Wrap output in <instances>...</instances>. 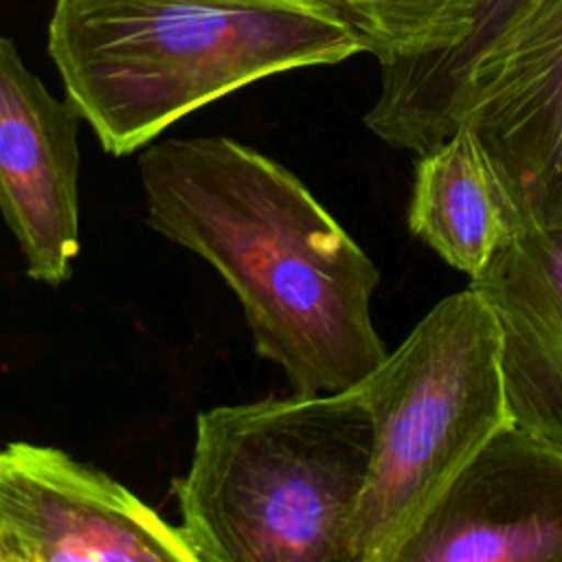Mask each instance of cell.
Returning <instances> with one entry per match:
<instances>
[{"mask_svg": "<svg viewBox=\"0 0 562 562\" xmlns=\"http://www.w3.org/2000/svg\"><path fill=\"white\" fill-rule=\"evenodd\" d=\"M378 64L452 48L470 31L483 0H312Z\"/></svg>", "mask_w": 562, "mask_h": 562, "instance_id": "7c38bea8", "label": "cell"}, {"mask_svg": "<svg viewBox=\"0 0 562 562\" xmlns=\"http://www.w3.org/2000/svg\"><path fill=\"white\" fill-rule=\"evenodd\" d=\"M397 562H562V450L514 424L503 428Z\"/></svg>", "mask_w": 562, "mask_h": 562, "instance_id": "52a82bcc", "label": "cell"}, {"mask_svg": "<svg viewBox=\"0 0 562 562\" xmlns=\"http://www.w3.org/2000/svg\"><path fill=\"white\" fill-rule=\"evenodd\" d=\"M353 389L373 424L353 562H397L459 474L512 426L494 312L470 285L448 294Z\"/></svg>", "mask_w": 562, "mask_h": 562, "instance_id": "277c9868", "label": "cell"}, {"mask_svg": "<svg viewBox=\"0 0 562 562\" xmlns=\"http://www.w3.org/2000/svg\"><path fill=\"white\" fill-rule=\"evenodd\" d=\"M459 125L520 209L562 231V0H522L476 53L450 101L446 138Z\"/></svg>", "mask_w": 562, "mask_h": 562, "instance_id": "5b68a950", "label": "cell"}, {"mask_svg": "<svg viewBox=\"0 0 562 562\" xmlns=\"http://www.w3.org/2000/svg\"><path fill=\"white\" fill-rule=\"evenodd\" d=\"M522 0H483L470 31L452 48L413 61L380 66V92L364 114L386 145L422 154L446 138L448 108L476 53L503 29Z\"/></svg>", "mask_w": 562, "mask_h": 562, "instance_id": "8fae6325", "label": "cell"}, {"mask_svg": "<svg viewBox=\"0 0 562 562\" xmlns=\"http://www.w3.org/2000/svg\"><path fill=\"white\" fill-rule=\"evenodd\" d=\"M356 53L312 0H57L48 20L66 97L112 156L252 81Z\"/></svg>", "mask_w": 562, "mask_h": 562, "instance_id": "7a4b0ae2", "label": "cell"}, {"mask_svg": "<svg viewBox=\"0 0 562 562\" xmlns=\"http://www.w3.org/2000/svg\"><path fill=\"white\" fill-rule=\"evenodd\" d=\"M0 562H195L180 527L64 450H0Z\"/></svg>", "mask_w": 562, "mask_h": 562, "instance_id": "8992f818", "label": "cell"}, {"mask_svg": "<svg viewBox=\"0 0 562 562\" xmlns=\"http://www.w3.org/2000/svg\"><path fill=\"white\" fill-rule=\"evenodd\" d=\"M501 329L512 424L562 450V231L525 213L518 231L470 279Z\"/></svg>", "mask_w": 562, "mask_h": 562, "instance_id": "9c48e42d", "label": "cell"}, {"mask_svg": "<svg viewBox=\"0 0 562 562\" xmlns=\"http://www.w3.org/2000/svg\"><path fill=\"white\" fill-rule=\"evenodd\" d=\"M0 35V215L33 281L59 285L79 255V123Z\"/></svg>", "mask_w": 562, "mask_h": 562, "instance_id": "ba28073f", "label": "cell"}, {"mask_svg": "<svg viewBox=\"0 0 562 562\" xmlns=\"http://www.w3.org/2000/svg\"><path fill=\"white\" fill-rule=\"evenodd\" d=\"M138 176L149 226L215 268L294 393L347 391L386 358L375 263L281 162L228 136L167 138Z\"/></svg>", "mask_w": 562, "mask_h": 562, "instance_id": "6da1fadb", "label": "cell"}, {"mask_svg": "<svg viewBox=\"0 0 562 562\" xmlns=\"http://www.w3.org/2000/svg\"><path fill=\"white\" fill-rule=\"evenodd\" d=\"M371 450L353 386L200 413L191 463L173 483L195 562H353Z\"/></svg>", "mask_w": 562, "mask_h": 562, "instance_id": "3957f363", "label": "cell"}, {"mask_svg": "<svg viewBox=\"0 0 562 562\" xmlns=\"http://www.w3.org/2000/svg\"><path fill=\"white\" fill-rule=\"evenodd\" d=\"M522 220L525 211L465 125L417 154L408 231L450 268L476 277Z\"/></svg>", "mask_w": 562, "mask_h": 562, "instance_id": "30bf717a", "label": "cell"}]
</instances>
